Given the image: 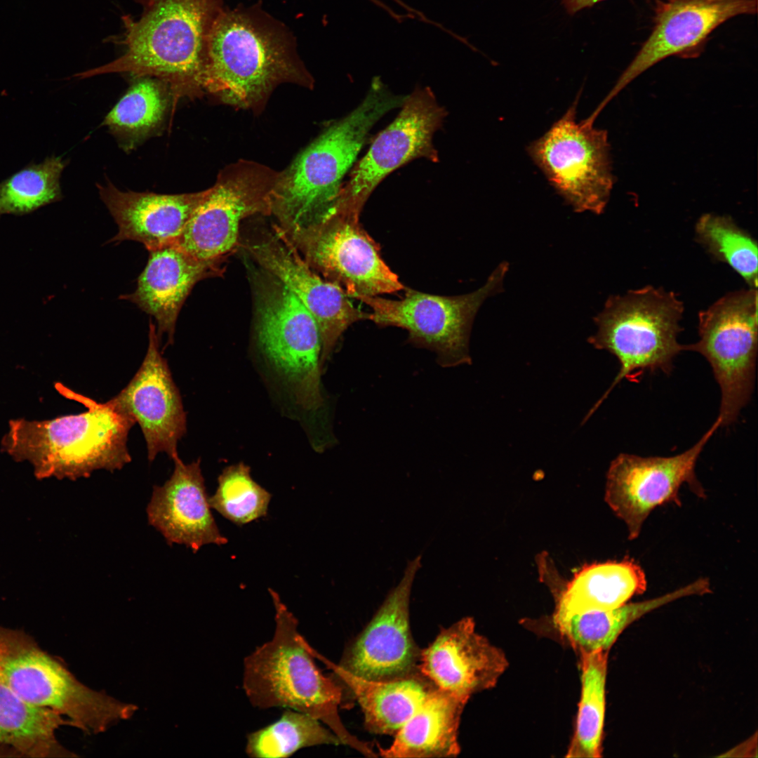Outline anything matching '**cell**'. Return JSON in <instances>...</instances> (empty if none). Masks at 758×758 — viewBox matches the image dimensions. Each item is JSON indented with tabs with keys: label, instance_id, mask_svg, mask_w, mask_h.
Returning a JSON list of instances; mask_svg holds the SVG:
<instances>
[{
	"label": "cell",
	"instance_id": "6da1fadb",
	"mask_svg": "<svg viewBox=\"0 0 758 758\" xmlns=\"http://www.w3.org/2000/svg\"><path fill=\"white\" fill-rule=\"evenodd\" d=\"M284 84L314 85L292 35L258 10L222 8L209 34L205 91L225 105L259 113Z\"/></svg>",
	"mask_w": 758,
	"mask_h": 758
},
{
	"label": "cell",
	"instance_id": "7a4b0ae2",
	"mask_svg": "<svg viewBox=\"0 0 758 758\" xmlns=\"http://www.w3.org/2000/svg\"><path fill=\"white\" fill-rule=\"evenodd\" d=\"M138 20L124 16V53L100 67L77 74L84 79L109 73L151 77L166 83L175 100L205 91L210 32L222 10L220 0H140Z\"/></svg>",
	"mask_w": 758,
	"mask_h": 758
},
{
	"label": "cell",
	"instance_id": "3957f363",
	"mask_svg": "<svg viewBox=\"0 0 758 758\" xmlns=\"http://www.w3.org/2000/svg\"><path fill=\"white\" fill-rule=\"evenodd\" d=\"M406 95L394 94L378 79L361 102L330 125L293 162L277 174L271 197V215L288 234L320 222L329 213L373 126L399 107Z\"/></svg>",
	"mask_w": 758,
	"mask_h": 758
},
{
	"label": "cell",
	"instance_id": "277c9868",
	"mask_svg": "<svg viewBox=\"0 0 758 758\" xmlns=\"http://www.w3.org/2000/svg\"><path fill=\"white\" fill-rule=\"evenodd\" d=\"M64 396L87 411L48 420H12L1 448L15 460H27L39 478L72 480L100 469H121L131 460L126 443L135 422L110 399L98 403L57 384Z\"/></svg>",
	"mask_w": 758,
	"mask_h": 758
},
{
	"label": "cell",
	"instance_id": "5b68a950",
	"mask_svg": "<svg viewBox=\"0 0 758 758\" xmlns=\"http://www.w3.org/2000/svg\"><path fill=\"white\" fill-rule=\"evenodd\" d=\"M269 592L275 610L272 638L244 660L242 686L249 702L259 709L286 707L307 713L330 729L342 744L366 757H377L344 726L338 713L341 687L321 673L299 632L298 619L275 591Z\"/></svg>",
	"mask_w": 758,
	"mask_h": 758
},
{
	"label": "cell",
	"instance_id": "8992f818",
	"mask_svg": "<svg viewBox=\"0 0 758 758\" xmlns=\"http://www.w3.org/2000/svg\"><path fill=\"white\" fill-rule=\"evenodd\" d=\"M684 311L682 302L672 291L652 286L609 297L594 318L596 333L589 343L614 355L620 364L611 385L590 410V417L623 379L644 372L669 374L675 357L686 345L677 336Z\"/></svg>",
	"mask_w": 758,
	"mask_h": 758
},
{
	"label": "cell",
	"instance_id": "52a82bcc",
	"mask_svg": "<svg viewBox=\"0 0 758 758\" xmlns=\"http://www.w3.org/2000/svg\"><path fill=\"white\" fill-rule=\"evenodd\" d=\"M0 684L28 703L57 712L87 733L105 731L137 710L81 683L23 630L1 625Z\"/></svg>",
	"mask_w": 758,
	"mask_h": 758
},
{
	"label": "cell",
	"instance_id": "ba28073f",
	"mask_svg": "<svg viewBox=\"0 0 758 758\" xmlns=\"http://www.w3.org/2000/svg\"><path fill=\"white\" fill-rule=\"evenodd\" d=\"M508 267L500 263L483 286L465 295L442 296L405 287V295L399 300L378 295L355 298L371 309L369 320L406 330L411 343L433 351L441 366L470 364L468 344L474 317L485 299L500 291Z\"/></svg>",
	"mask_w": 758,
	"mask_h": 758
},
{
	"label": "cell",
	"instance_id": "9c48e42d",
	"mask_svg": "<svg viewBox=\"0 0 758 758\" xmlns=\"http://www.w3.org/2000/svg\"><path fill=\"white\" fill-rule=\"evenodd\" d=\"M576 102L528 153L555 191L576 212L603 213L614 184L608 133L594 117L576 121Z\"/></svg>",
	"mask_w": 758,
	"mask_h": 758
},
{
	"label": "cell",
	"instance_id": "30bf717a",
	"mask_svg": "<svg viewBox=\"0 0 758 758\" xmlns=\"http://www.w3.org/2000/svg\"><path fill=\"white\" fill-rule=\"evenodd\" d=\"M270 275L258 288L259 344L296 403L305 410H317L323 404L318 325L295 295Z\"/></svg>",
	"mask_w": 758,
	"mask_h": 758
},
{
	"label": "cell",
	"instance_id": "8fae6325",
	"mask_svg": "<svg viewBox=\"0 0 758 758\" xmlns=\"http://www.w3.org/2000/svg\"><path fill=\"white\" fill-rule=\"evenodd\" d=\"M699 340L686 350L703 355L721 390V426L735 422L754 388L757 352V298L740 290L698 314Z\"/></svg>",
	"mask_w": 758,
	"mask_h": 758
},
{
	"label": "cell",
	"instance_id": "7c38bea8",
	"mask_svg": "<svg viewBox=\"0 0 758 758\" xmlns=\"http://www.w3.org/2000/svg\"><path fill=\"white\" fill-rule=\"evenodd\" d=\"M278 172L240 159L223 168L194 211L174 244L194 258L216 263L237 244L240 222L255 214L271 215Z\"/></svg>",
	"mask_w": 758,
	"mask_h": 758
},
{
	"label": "cell",
	"instance_id": "4fadbf2b",
	"mask_svg": "<svg viewBox=\"0 0 758 758\" xmlns=\"http://www.w3.org/2000/svg\"><path fill=\"white\" fill-rule=\"evenodd\" d=\"M279 231L314 272L350 298L405 288L383 260L378 245L362 228L359 218L332 208L317 225L288 234Z\"/></svg>",
	"mask_w": 758,
	"mask_h": 758
},
{
	"label": "cell",
	"instance_id": "5bb4252c",
	"mask_svg": "<svg viewBox=\"0 0 758 758\" xmlns=\"http://www.w3.org/2000/svg\"><path fill=\"white\" fill-rule=\"evenodd\" d=\"M401 107L354 166L349 181L341 187L334 208L359 218L373 191L390 173L418 158L438 161L433 137L444 122L445 109L428 87L406 95Z\"/></svg>",
	"mask_w": 758,
	"mask_h": 758
},
{
	"label": "cell",
	"instance_id": "9a60e30c",
	"mask_svg": "<svg viewBox=\"0 0 758 758\" xmlns=\"http://www.w3.org/2000/svg\"><path fill=\"white\" fill-rule=\"evenodd\" d=\"M721 426L717 418L692 447L669 457H641L621 453L607 472L605 500L626 524L630 540L636 539L645 520L658 506L674 502L680 505L679 491L686 483L698 496H705L695 467L700 454Z\"/></svg>",
	"mask_w": 758,
	"mask_h": 758
},
{
	"label": "cell",
	"instance_id": "2e32d148",
	"mask_svg": "<svg viewBox=\"0 0 758 758\" xmlns=\"http://www.w3.org/2000/svg\"><path fill=\"white\" fill-rule=\"evenodd\" d=\"M757 11V0H655L649 36L601 104L605 105L638 76L667 58L699 56L717 27L734 17Z\"/></svg>",
	"mask_w": 758,
	"mask_h": 758
},
{
	"label": "cell",
	"instance_id": "e0dca14e",
	"mask_svg": "<svg viewBox=\"0 0 758 758\" xmlns=\"http://www.w3.org/2000/svg\"><path fill=\"white\" fill-rule=\"evenodd\" d=\"M421 557L408 562L370 623L345 651L337 665L368 680L391 681L418 674L420 652L413 639L409 616L411 587Z\"/></svg>",
	"mask_w": 758,
	"mask_h": 758
},
{
	"label": "cell",
	"instance_id": "ac0fdd59",
	"mask_svg": "<svg viewBox=\"0 0 758 758\" xmlns=\"http://www.w3.org/2000/svg\"><path fill=\"white\" fill-rule=\"evenodd\" d=\"M246 247L314 318L321 336V367L344 331L353 323L369 319V313L355 307L342 288L314 272L276 227L273 233L248 242Z\"/></svg>",
	"mask_w": 758,
	"mask_h": 758
},
{
	"label": "cell",
	"instance_id": "d6986e66",
	"mask_svg": "<svg viewBox=\"0 0 758 758\" xmlns=\"http://www.w3.org/2000/svg\"><path fill=\"white\" fill-rule=\"evenodd\" d=\"M149 345L139 369L128 384L111 400L138 423L143 433L149 461L161 452L173 459L178 440L186 432V414L167 362L159 351V340L149 322Z\"/></svg>",
	"mask_w": 758,
	"mask_h": 758
},
{
	"label": "cell",
	"instance_id": "ffe728a7",
	"mask_svg": "<svg viewBox=\"0 0 758 758\" xmlns=\"http://www.w3.org/2000/svg\"><path fill=\"white\" fill-rule=\"evenodd\" d=\"M420 672L436 687L469 698L495 686L507 658L475 630L472 618L443 629L420 656Z\"/></svg>",
	"mask_w": 758,
	"mask_h": 758
},
{
	"label": "cell",
	"instance_id": "44dd1931",
	"mask_svg": "<svg viewBox=\"0 0 758 758\" xmlns=\"http://www.w3.org/2000/svg\"><path fill=\"white\" fill-rule=\"evenodd\" d=\"M174 470L163 486L153 488L147 507L149 524L158 530L168 545H185L193 552L208 544L225 545L211 512L200 460L185 464L173 458Z\"/></svg>",
	"mask_w": 758,
	"mask_h": 758
},
{
	"label": "cell",
	"instance_id": "7402d4cb",
	"mask_svg": "<svg viewBox=\"0 0 758 758\" xmlns=\"http://www.w3.org/2000/svg\"><path fill=\"white\" fill-rule=\"evenodd\" d=\"M100 198L118 226L112 241L133 240L149 251L174 244L207 190L160 194L123 192L111 183L98 186Z\"/></svg>",
	"mask_w": 758,
	"mask_h": 758
},
{
	"label": "cell",
	"instance_id": "603a6c76",
	"mask_svg": "<svg viewBox=\"0 0 758 758\" xmlns=\"http://www.w3.org/2000/svg\"><path fill=\"white\" fill-rule=\"evenodd\" d=\"M216 263L199 260L175 244L149 251L147 263L138 279L135 291L120 296L154 317L160 340L173 344L178 316L194 286L213 274Z\"/></svg>",
	"mask_w": 758,
	"mask_h": 758
},
{
	"label": "cell",
	"instance_id": "cb8c5ba5",
	"mask_svg": "<svg viewBox=\"0 0 758 758\" xmlns=\"http://www.w3.org/2000/svg\"><path fill=\"white\" fill-rule=\"evenodd\" d=\"M314 657L321 660L333 674L331 679L349 689L357 700L366 728L377 734L394 736L437 688L418 674L391 681H374L354 676L328 661L311 647Z\"/></svg>",
	"mask_w": 758,
	"mask_h": 758
},
{
	"label": "cell",
	"instance_id": "d4e9b609",
	"mask_svg": "<svg viewBox=\"0 0 758 758\" xmlns=\"http://www.w3.org/2000/svg\"><path fill=\"white\" fill-rule=\"evenodd\" d=\"M469 698L435 688L416 712L394 735L383 757H451L460 752V721Z\"/></svg>",
	"mask_w": 758,
	"mask_h": 758
},
{
	"label": "cell",
	"instance_id": "484cf974",
	"mask_svg": "<svg viewBox=\"0 0 758 758\" xmlns=\"http://www.w3.org/2000/svg\"><path fill=\"white\" fill-rule=\"evenodd\" d=\"M70 721L57 712L27 703L0 684V757L51 758L76 756L56 738Z\"/></svg>",
	"mask_w": 758,
	"mask_h": 758
},
{
	"label": "cell",
	"instance_id": "4316f807",
	"mask_svg": "<svg viewBox=\"0 0 758 758\" xmlns=\"http://www.w3.org/2000/svg\"><path fill=\"white\" fill-rule=\"evenodd\" d=\"M645 573L631 560L585 567L567 585L558 601L554 620L589 611L619 607L646 589Z\"/></svg>",
	"mask_w": 758,
	"mask_h": 758
},
{
	"label": "cell",
	"instance_id": "83f0119b",
	"mask_svg": "<svg viewBox=\"0 0 758 758\" xmlns=\"http://www.w3.org/2000/svg\"><path fill=\"white\" fill-rule=\"evenodd\" d=\"M679 590L609 610L589 611L554 620L561 633L580 653L609 651L621 632L647 613L680 598Z\"/></svg>",
	"mask_w": 758,
	"mask_h": 758
},
{
	"label": "cell",
	"instance_id": "f1b7e54d",
	"mask_svg": "<svg viewBox=\"0 0 758 758\" xmlns=\"http://www.w3.org/2000/svg\"><path fill=\"white\" fill-rule=\"evenodd\" d=\"M608 652L598 650L580 653L581 695L567 757L597 758L601 755Z\"/></svg>",
	"mask_w": 758,
	"mask_h": 758
},
{
	"label": "cell",
	"instance_id": "f546056e",
	"mask_svg": "<svg viewBox=\"0 0 758 758\" xmlns=\"http://www.w3.org/2000/svg\"><path fill=\"white\" fill-rule=\"evenodd\" d=\"M340 744L338 737L318 719L287 709L276 722L249 733L245 750L251 757L284 758L303 748Z\"/></svg>",
	"mask_w": 758,
	"mask_h": 758
},
{
	"label": "cell",
	"instance_id": "4dcf8cb0",
	"mask_svg": "<svg viewBox=\"0 0 758 758\" xmlns=\"http://www.w3.org/2000/svg\"><path fill=\"white\" fill-rule=\"evenodd\" d=\"M66 165L60 157L29 164L0 182V217L22 215L62 198L60 178Z\"/></svg>",
	"mask_w": 758,
	"mask_h": 758
},
{
	"label": "cell",
	"instance_id": "1f68e13d",
	"mask_svg": "<svg viewBox=\"0 0 758 758\" xmlns=\"http://www.w3.org/2000/svg\"><path fill=\"white\" fill-rule=\"evenodd\" d=\"M696 240L715 259L728 264L748 284L757 287V244L728 215L705 213L696 224Z\"/></svg>",
	"mask_w": 758,
	"mask_h": 758
},
{
	"label": "cell",
	"instance_id": "d6a6232c",
	"mask_svg": "<svg viewBox=\"0 0 758 758\" xmlns=\"http://www.w3.org/2000/svg\"><path fill=\"white\" fill-rule=\"evenodd\" d=\"M171 93L164 81L140 77L106 116L103 125L130 137L140 138L162 121Z\"/></svg>",
	"mask_w": 758,
	"mask_h": 758
},
{
	"label": "cell",
	"instance_id": "836d02e7",
	"mask_svg": "<svg viewBox=\"0 0 758 758\" xmlns=\"http://www.w3.org/2000/svg\"><path fill=\"white\" fill-rule=\"evenodd\" d=\"M271 494L251 477L243 463L226 467L218 486L208 498L211 508L237 525H244L267 514Z\"/></svg>",
	"mask_w": 758,
	"mask_h": 758
},
{
	"label": "cell",
	"instance_id": "e575fe53",
	"mask_svg": "<svg viewBox=\"0 0 758 758\" xmlns=\"http://www.w3.org/2000/svg\"><path fill=\"white\" fill-rule=\"evenodd\" d=\"M603 1L606 0H561V4L566 13L573 15L583 8L592 7Z\"/></svg>",
	"mask_w": 758,
	"mask_h": 758
},
{
	"label": "cell",
	"instance_id": "d590c367",
	"mask_svg": "<svg viewBox=\"0 0 758 758\" xmlns=\"http://www.w3.org/2000/svg\"><path fill=\"white\" fill-rule=\"evenodd\" d=\"M368 1H370L371 3L374 4L378 7H379V8H382L383 10H384L386 13H387L388 15H390L392 18H393V19L396 20L397 21L401 22L404 19V15L397 13L394 10H392L390 7H389L385 4H384L383 1H381L380 0H368ZM392 1H394L395 3L398 4L401 7H402L405 10H406V11L408 13H412L413 11V8H412L410 6L407 5L406 4H405L401 0H392Z\"/></svg>",
	"mask_w": 758,
	"mask_h": 758
}]
</instances>
